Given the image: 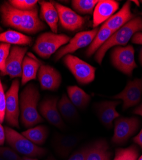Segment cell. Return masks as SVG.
Masks as SVG:
<instances>
[{"instance_id":"c3c4849f","label":"cell","mask_w":142,"mask_h":160,"mask_svg":"<svg viewBox=\"0 0 142 160\" xmlns=\"http://www.w3.org/2000/svg\"><path fill=\"white\" fill-rule=\"evenodd\" d=\"M141 2V3H142V1H141V2Z\"/></svg>"},{"instance_id":"7402d4cb","label":"cell","mask_w":142,"mask_h":160,"mask_svg":"<svg viewBox=\"0 0 142 160\" xmlns=\"http://www.w3.org/2000/svg\"><path fill=\"white\" fill-rule=\"evenodd\" d=\"M41 65L40 61L33 57L32 54L29 53L28 55L25 56L22 65L21 84L22 85L37 78Z\"/></svg>"},{"instance_id":"52a82bcc","label":"cell","mask_w":142,"mask_h":160,"mask_svg":"<svg viewBox=\"0 0 142 160\" xmlns=\"http://www.w3.org/2000/svg\"><path fill=\"white\" fill-rule=\"evenodd\" d=\"M19 80L15 79L13 80L10 87L6 93V111L5 118L8 125L17 128H19Z\"/></svg>"},{"instance_id":"3957f363","label":"cell","mask_w":142,"mask_h":160,"mask_svg":"<svg viewBox=\"0 0 142 160\" xmlns=\"http://www.w3.org/2000/svg\"><path fill=\"white\" fill-rule=\"evenodd\" d=\"M70 39V37L65 34H57L53 32L44 33L37 38L33 49L40 57L47 59L62 46L66 45Z\"/></svg>"},{"instance_id":"9c48e42d","label":"cell","mask_w":142,"mask_h":160,"mask_svg":"<svg viewBox=\"0 0 142 160\" xmlns=\"http://www.w3.org/2000/svg\"><path fill=\"white\" fill-rule=\"evenodd\" d=\"M99 28H94L92 30L81 32L76 33L74 37L70 39L66 46H62L55 54V61L57 62L67 55H71L80 49L89 46L95 37Z\"/></svg>"},{"instance_id":"7c38bea8","label":"cell","mask_w":142,"mask_h":160,"mask_svg":"<svg viewBox=\"0 0 142 160\" xmlns=\"http://www.w3.org/2000/svg\"><path fill=\"white\" fill-rule=\"evenodd\" d=\"M38 112L51 124L60 129L65 128V124L58 109V98H45L38 105Z\"/></svg>"},{"instance_id":"8d00e7d4","label":"cell","mask_w":142,"mask_h":160,"mask_svg":"<svg viewBox=\"0 0 142 160\" xmlns=\"http://www.w3.org/2000/svg\"><path fill=\"white\" fill-rule=\"evenodd\" d=\"M6 141V135L5 130L3 127L2 124L0 123V146L3 145L5 142Z\"/></svg>"},{"instance_id":"277c9868","label":"cell","mask_w":142,"mask_h":160,"mask_svg":"<svg viewBox=\"0 0 142 160\" xmlns=\"http://www.w3.org/2000/svg\"><path fill=\"white\" fill-rule=\"evenodd\" d=\"M5 130L7 142L17 153L30 158L43 156L46 154V149L35 145L14 129L5 127Z\"/></svg>"},{"instance_id":"484cf974","label":"cell","mask_w":142,"mask_h":160,"mask_svg":"<svg viewBox=\"0 0 142 160\" xmlns=\"http://www.w3.org/2000/svg\"><path fill=\"white\" fill-rule=\"evenodd\" d=\"M113 33L105 24H102L92 42L88 46L85 51V55L89 58L92 57L97 50L104 44Z\"/></svg>"},{"instance_id":"5bb4252c","label":"cell","mask_w":142,"mask_h":160,"mask_svg":"<svg viewBox=\"0 0 142 160\" xmlns=\"http://www.w3.org/2000/svg\"><path fill=\"white\" fill-rule=\"evenodd\" d=\"M37 75L42 90L56 91L59 88L61 83V76L53 67L42 64Z\"/></svg>"},{"instance_id":"d590c367","label":"cell","mask_w":142,"mask_h":160,"mask_svg":"<svg viewBox=\"0 0 142 160\" xmlns=\"http://www.w3.org/2000/svg\"><path fill=\"white\" fill-rule=\"evenodd\" d=\"M131 42L136 44L142 45V32L135 33L131 38Z\"/></svg>"},{"instance_id":"f6af8a7d","label":"cell","mask_w":142,"mask_h":160,"mask_svg":"<svg viewBox=\"0 0 142 160\" xmlns=\"http://www.w3.org/2000/svg\"><path fill=\"white\" fill-rule=\"evenodd\" d=\"M0 160H5V159H4L3 158H2L1 156H0Z\"/></svg>"},{"instance_id":"d6986e66","label":"cell","mask_w":142,"mask_h":160,"mask_svg":"<svg viewBox=\"0 0 142 160\" xmlns=\"http://www.w3.org/2000/svg\"><path fill=\"white\" fill-rule=\"evenodd\" d=\"M131 2H126L118 12L113 15L103 24H105L113 33L116 32L135 18L131 12Z\"/></svg>"},{"instance_id":"e0dca14e","label":"cell","mask_w":142,"mask_h":160,"mask_svg":"<svg viewBox=\"0 0 142 160\" xmlns=\"http://www.w3.org/2000/svg\"><path fill=\"white\" fill-rule=\"evenodd\" d=\"M119 3L115 0H100L93 12V28H96L108 20L119 9Z\"/></svg>"},{"instance_id":"83f0119b","label":"cell","mask_w":142,"mask_h":160,"mask_svg":"<svg viewBox=\"0 0 142 160\" xmlns=\"http://www.w3.org/2000/svg\"><path fill=\"white\" fill-rule=\"evenodd\" d=\"M21 134L37 145H41L46 142L48 134V128L42 125L34 126L22 132Z\"/></svg>"},{"instance_id":"4fadbf2b","label":"cell","mask_w":142,"mask_h":160,"mask_svg":"<svg viewBox=\"0 0 142 160\" xmlns=\"http://www.w3.org/2000/svg\"><path fill=\"white\" fill-rule=\"evenodd\" d=\"M27 51V47L14 46L11 48L3 76H8L12 79L21 78L22 62Z\"/></svg>"},{"instance_id":"d4e9b609","label":"cell","mask_w":142,"mask_h":160,"mask_svg":"<svg viewBox=\"0 0 142 160\" xmlns=\"http://www.w3.org/2000/svg\"><path fill=\"white\" fill-rule=\"evenodd\" d=\"M67 91L69 99L77 108L85 109L91 100L87 93L77 86H69Z\"/></svg>"},{"instance_id":"836d02e7","label":"cell","mask_w":142,"mask_h":160,"mask_svg":"<svg viewBox=\"0 0 142 160\" xmlns=\"http://www.w3.org/2000/svg\"><path fill=\"white\" fill-rule=\"evenodd\" d=\"M139 151L136 145L123 149V160H138Z\"/></svg>"},{"instance_id":"9a60e30c","label":"cell","mask_w":142,"mask_h":160,"mask_svg":"<svg viewBox=\"0 0 142 160\" xmlns=\"http://www.w3.org/2000/svg\"><path fill=\"white\" fill-rule=\"evenodd\" d=\"M120 103L119 101H106L95 104L97 115L101 124L107 128L112 127L113 122L120 116L116 107Z\"/></svg>"},{"instance_id":"ab89813d","label":"cell","mask_w":142,"mask_h":160,"mask_svg":"<svg viewBox=\"0 0 142 160\" xmlns=\"http://www.w3.org/2000/svg\"><path fill=\"white\" fill-rule=\"evenodd\" d=\"M133 113L142 116V103L140 104L138 106H137V107L134 110Z\"/></svg>"},{"instance_id":"44dd1931","label":"cell","mask_w":142,"mask_h":160,"mask_svg":"<svg viewBox=\"0 0 142 160\" xmlns=\"http://www.w3.org/2000/svg\"><path fill=\"white\" fill-rule=\"evenodd\" d=\"M41 6V18L49 26L53 33H57L58 30L59 16L52 2L38 1Z\"/></svg>"},{"instance_id":"7dc6e473","label":"cell","mask_w":142,"mask_h":160,"mask_svg":"<svg viewBox=\"0 0 142 160\" xmlns=\"http://www.w3.org/2000/svg\"><path fill=\"white\" fill-rule=\"evenodd\" d=\"M140 15H141V16H142V12H141V13H140Z\"/></svg>"},{"instance_id":"f1b7e54d","label":"cell","mask_w":142,"mask_h":160,"mask_svg":"<svg viewBox=\"0 0 142 160\" xmlns=\"http://www.w3.org/2000/svg\"><path fill=\"white\" fill-rule=\"evenodd\" d=\"M73 9L80 14H92L98 0H73L71 2Z\"/></svg>"},{"instance_id":"ee69618b","label":"cell","mask_w":142,"mask_h":160,"mask_svg":"<svg viewBox=\"0 0 142 160\" xmlns=\"http://www.w3.org/2000/svg\"><path fill=\"white\" fill-rule=\"evenodd\" d=\"M138 160H142V155L139 158V159Z\"/></svg>"},{"instance_id":"2e32d148","label":"cell","mask_w":142,"mask_h":160,"mask_svg":"<svg viewBox=\"0 0 142 160\" xmlns=\"http://www.w3.org/2000/svg\"><path fill=\"white\" fill-rule=\"evenodd\" d=\"M80 141V138L77 135L56 133L53 138L52 146L58 156L65 158L70 155Z\"/></svg>"},{"instance_id":"b9f144b4","label":"cell","mask_w":142,"mask_h":160,"mask_svg":"<svg viewBox=\"0 0 142 160\" xmlns=\"http://www.w3.org/2000/svg\"><path fill=\"white\" fill-rule=\"evenodd\" d=\"M139 60H140V62L142 66V48H141L140 49V54H139Z\"/></svg>"},{"instance_id":"ac0fdd59","label":"cell","mask_w":142,"mask_h":160,"mask_svg":"<svg viewBox=\"0 0 142 160\" xmlns=\"http://www.w3.org/2000/svg\"><path fill=\"white\" fill-rule=\"evenodd\" d=\"M46 28V24L38 16V7L31 10L22 11L19 31L28 34H35Z\"/></svg>"},{"instance_id":"f546056e","label":"cell","mask_w":142,"mask_h":160,"mask_svg":"<svg viewBox=\"0 0 142 160\" xmlns=\"http://www.w3.org/2000/svg\"><path fill=\"white\" fill-rule=\"evenodd\" d=\"M10 4L21 11L31 10L37 7V0H10Z\"/></svg>"},{"instance_id":"74e56055","label":"cell","mask_w":142,"mask_h":160,"mask_svg":"<svg viewBox=\"0 0 142 160\" xmlns=\"http://www.w3.org/2000/svg\"><path fill=\"white\" fill-rule=\"evenodd\" d=\"M133 141L142 149V128L138 134L133 138Z\"/></svg>"},{"instance_id":"7a4b0ae2","label":"cell","mask_w":142,"mask_h":160,"mask_svg":"<svg viewBox=\"0 0 142 160\" xmlns=\"http://www.w3.org/2000/svg\"><path fill=\"white\" fill-rule=\"evenodd\" d=\"M141 32L142 17H135L117 32L113 33L108 41L97 50L95 53V61L99 65H101L107 51L113 46L127 44L135 33Z\"/></svg>"},{"instance_id":"e575fe53","label":"cell","mask_w":142,"mask_h":160,"mask_svg":"<svg viewBox=\"0 0 142 160\" xmlns=\"http://www.w3.org/2000/svg\"><path fill=\"white\" fill-rule=\"evenodd\" d=\"M90 148V145L83 147L78 151H76L67 160H85ZM47 160H55L53 158H49Z\"/></svg>"},{"instance_id":"30bf717a","label":"cell","mask_w":142,"mask_h":160,"mask_svg":"<svg viewBox=\"0 0 142 160\" xmlns=\"http://www.w3.org/2000/svg\"><path fill=\"white\" fill-rule=\"evenodd\" d=\"M142 97V77L129 81L124 89L119 94L112 96L113 99H120L123 101L124 110L134 106L140 102Z\"/></svg>"},{"instance_id":"1f68e13d","label":"cell","mask_w":142,"mask_h":160,"mask_svg":"<svg viewBox=\"0 0 142 160\" xmlns=\"http://www.w3.org/2000/svg\"><path fill=\"white\" fill-rule=\"evenodd\" d=\"M0 156L5 160H21V158L12 148L0 146Z\"/></svg>"},{"instance_id":"f35d334b","label":"cell","mask_w":142,"mask_h":160,"mask_svg":"<svg viewBox=\"0 0 142 160\" xmlns=\"http://www.w3.org/2000/svg\"><path fill=\"white\" fill-rule=\"evenodd\" d=\"M113 160H123V149H118L116 150Z\"/></svg>"},{"instance_id":"8fae6325","label":"cell","mask_w":142,"mask_h":160,"mask_svg":"<svg viewBox=\"0 0 142 160\" xmlns=\"http://www.w3.org/2000/svg\"><path fill=\"white\" fill-rule=\"evenodd\" d=\"M52 3L58 11L59 22L63 29L74 32L83 28L85 23V19L84 18L67 7L63 6L55 2H52Z\"/></svg>"},{"instance_id":"60d3db41","label":"cell","mask_w":142,"mask_h":160,"mask_svg":"<svg viewBox=\"0 0 142 160\" xmlns=\"http://www.w3.org/2000/svg\"><path fill=\"white\" fill-rule=\"evenodd\" d=\"M21 160H38V159H34L32 158H30V157H27V156H24V157L21 158Z\"/></svg>"},{"instance_id":"d6a6232c","label":"cell","mask_w":142,"mask_h":160,"mask_svg":"<svg viewBox=\"0 0 142 160\" xmlns=\"http://www.w3.org/2000/svg\"><path fill=\"white\" fill-rule=\"evenodd\" d=\"M6 111V94L0 79V123H2L5 118Z\"/></svg>"},{"instance_id":"7bdbcfd3","label":"cell","mask_w":142,"mask_h":160,"mask_svg":"<svg viewBox=\"0 0 142 160\" xmlns=\"http://www.w3.org/2000/svg\"><path fill=\"white\" fill-rule=\"evenodd\" d=\"M131 2L135 3L138 7H140V2L139 1H136V0H133V1H131Z\"/></svg>"},{"instance_id":"ba28073f","label":"cell","mask_w":142,"mask_h":160,"mask_svg":"<svg viewBox=\"0 0 142 160\" xmlns=\"http://www.w3.org/2000/svg\"><path fill=\"white\" fill-rule=\"evenodd\" d=\"M140 121L136 117H120L115 120L114 133L111 139L113 143H125L137 132L140 128Z\"/></svg>"},{"instance_id":"6da1fadb","label":"cell","mask_w":142,"mask_h":160,"mask_svg":"<svg viewBox=\"0 0 142 160\" xmlns=\"http://www.w3.org/2000/svg\"><path fill=\"white\" fill-rule=\"evenodd\" d=\"M19 99L20 118L24 127L31 128L44 122L37 109L40 93L34 84L26 87L21 92Z\"/></svg>"},{"instance_id":"ffe728a7","label":"cell","mask_w":142,"mask_h":160,"mask_svg":"<svg viewBox=\"0 0 142 160\" xmlns=\"http://www.w3.org/2000/svg\"><path fill=\"white\" fill-rule=\"evenodd\" d=\"M0 14L3 25L19 30L22 21V11L14 7L8 2H5L0 6Z\"/></svg>"},{"instance_id":"4316f807","label":"cell","mask_w":142,"mask_h":160,"mask_svg":"<svg viewBox=\"0 0 142 160\" xmlns=\"http://www.w3.org/2000/svg\"><path fill=\"white\" fill-rule=\"evenodd\" d=\"M58 109L61 116L68 121H75L78 117L76 107L66 94H63L58 102Z\"/></svg>"},{"instance_id":"5b68a950","label":"cell","mask_w":142,"mask_h":160,"mask_svg":"<svg viewBox=\"0 0 142 160\" xmlns=\"http://www.w3.org/2000/svg\"><path fill=\"white\" fill-rule=\"evenodd\" d=\"M63 63L80 85H88L95 79L96 68L72 55H67Z\"/></svg>"},{"instance_id":"8992f818","label":"cell","mask_w":142,"mask_h":160,"mask_svg":"<svg viewBox=\"0 0 142 160\" xmlns=\"http://www.w3.org/2000/svg\"><path fill=\"white\" fill-rule=\"evenodd\" d=\"M111 60L116 69L128 76H131L137 68L135 49L131 45L115 48L111 53Z\"/></svg>"},{"instance_id":"4dcf8cb0","label":"cell","mask_w":142,"mask_h":160,"mask_svg":"<svg viewBox=\"0 0 142 160\" xmlns=\"http://www.w3.org/2000/svg\"><path fill=\"white\" fill-rule=\"evenodd\" d=\"M11 49V45L6 43L0 44V74L2 76L5 72L6 63Z\"/></svg>"},{"instance_id":"bcb514c9","label":"cell","mask_w":142,"mask_h":160,"mask_svg":"<svg viewBox=\"0 0 142 160\" xmlns=\"http://www.w3.org/2000/svg\"><path fill=\"white\" fill-rule=\"evenodd\" d=\"M2 31V28H1V26H0V33H1Z\"/></svg>"},{"instance_id":"cb8c5ba5","label":"cell","mask_w":142,"mask_h":160,"mask_svg":"<svg viewBox=\"0 0 142 160\" xmlns=\"http://www.w3.org/2000/svg\"><path fill=\"white\" fill-rule=\"evenodd\" d=\"M0 42L10 45L27 46L32 42V38L22 33L8 30L5 32L0 33Z\"/></svg>"},{"instance_id":"603a6c76","label":"cell","mask_w":142,"mask_h":160,"mask_svg":"<svg viewBox=\"0 0 142 160\" xmlns=\"http://www.w3.org/2000/svg\"><path fill=\"white\" fill-rule=\"evenodd\" d=\"M111 152L106 140L101 139L90 145L85 160H110Z\"/></svg>"}]
</instances>
